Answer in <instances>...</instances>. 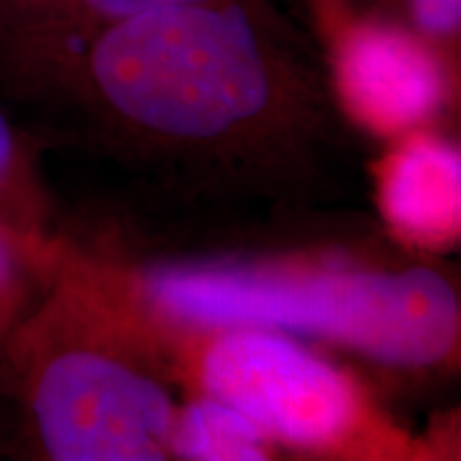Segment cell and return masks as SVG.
Segmentation results:
<instances>
[{
    "label": "cell",
    "instance_id": "277c9868",
    "mask_svg": "<svg viewBox=\"0 0 461 461\" xmlns=\"http://www.w3.org/2000/svg\"><path fill=\"white\" fill-rule=\"evenodd\" d=\"M112 308L177 393L233 408L288 455L372 461L408 429L361 376L305 339L252 327L169 325Z\"/></svg>",
    "mask_w": 461,
    "mask_h": 461
},
{
    "label": "cell",
    "instance_id": "4fadbf2b",
    "mask_svg": "<svg viewBox=\"0 0 461 461\" xmlns=\"http://www.w3.org/2000/svg\"><path fill=\"white\" fill-rule=\"evenodd\" d=\"M288 461H338L330 457H308V455H288Z\"/></svg>",
    "mask_w": 461,
    "mask_h": 461
},
{
    "label": "cell",
    "instance_id": "ba28073f",
    "mask_svg": "<svg viewBox=\"0 0 461 461\" xmlns=\"http://www.w3.org/2000/svg\"><path fill=\"white\" fill-rule=\"evenodd\" d=\"M171 461H288V453L233 408L203 395L177 393Z\"/></svg>",
    "mask_w": 461,
    "mask_h": 461
},
{
    "label": "cell",
    "instance_id": "3957f363",
    "mask_svg": "<svg viewBox=\"0 0 461 461\" xmlns=\"http://www.w3.org/2000/svg\"><path fill=\"white\" fill-rule=\"evenodd\" d=\"M11 461H171L177 391L141 338L62 257L0 355Z\"/></svg>",
    "mask_w": 461,
    "mask_h": 461
},
{
    "label": "cell",
    "instance_id": "7c38bea8",
    "mask_svg": "<svg viewBox=\"0 0 461 461\" xmlns=\"http://www.w3.org/2000/svg\"><path fill=\"white\" fill-rule=\"evenodd\" d=\"M374 461H461L459 412H440L423 429H408Z\"/></svg>",
    "mask_w": 461,
    "mask_h": 461
},
{
    "label": "cell",
    "instance_id": "7a4b0ae2",
    "mask_svg": "<svg viewBox=\"0 0 461 461\" xmlns=\"http://www.w3.org/2000/svg\"><path fill=\"white\" fill-rule=\"evenodd\" d=\"M65 257L135 319L278 331L408 374L447 372L459 363V291L429 265L374 261L333 248L137 263L71 229Z\"/></svg>",
    "mask_w": 461,
    "mask_h": 461
},
{
    "label": "cell",
    "instance_id": "8fae6325",
    "mask_svg": "<svg viewBox=\"0 0 461 461\" xmlns=\"http://www.w3.org/2000/svg\"><path fill=\"white\" fill-rule=\"evenodd\" d=\"M397 5V20L459 73L461 0H387Z\"/></svg>",
    "mask_w": 461,
    "mask_h": 461
},
{
    "label": "cell",
    "instance_id": "8992f818",
    "mask_svg": "<svg viewBox=\"0 0 461 461\" xmlns=\"http://www.w3.org/2000/svg\"><path fill=\"white\" fill-rule=\"evenodd\" d=\"M372 190L389 238L419 257L451 252L461 240V152L440 129L387 141L372 165Z\"/></svg>",
    "mask_w": 461,
    "mask_h": 461
},
{
    "label": "cell",
    "instance_id": "52a82bcc",
    "mask_svg": "<svg viewBox=\"0 0 461 461\" xmlns=\"http://www.w3.org/2000/svg\"><path fill=\"white\" fill-rule=\"evenodd\" d=\"M188 3L199 0H0V71Z\"/></svg>",
    "mask_w": 461,
    "mask_h": 461
},
{
    "label": "cell",
    "instance_id": "30bf717a",
    "mask_svg": "<svg viewBox=\"0 0 461 461\" xmlns=\"http://www.w3.org/2000/svg\"><path fill=\"white\" fill-rule=\"evenodd\" d=\"M39 146V137L0 109V218L28 233L56 235L62 224L43 182Z\"/></svg>",
    "mask_w": 461,
    "mask_h": 461
},
{
    "label": "cell",
    "instance_id": "5b68a950",
    "mask_svg": "<svg viewBox=\"0 0 461 461\" xmlns=\"http://www.w3.org/2000/svg\"><path fill=\"white\" fill-rule=\"evenodd\" d=\"M327 82L339 115L384 143L438 129L459 73L397 17L359 15L348 0H312Z\"/></svg>",
    "mask_w": 461,
    "mask_h": 461
},
{
    "label": "cell",
    "instance_id": "9c48e42d",
    "mask_svg": "<svg viewBox=\"0 0 461 461\" xmlns=\"http://www.w3.org/2000/svg\"><path fill=\"white\" fill-rule=\"evenodd\" d=\"M60 233H28L0 218V355L54 285Z\"/></svg>",
    "mask_w": 461,
    "mask_h": 461
},
{
    "label": "cell",
    "instance_id": "5bb4252c",
    "mask_svg": "<svg viewBox=\"0 0 461 461\" xmlns=\"http://www.w3.org/2000/svg\"><path fill=\"white\" fill-rule=\"evenodd\" d=\"M0 461H11L9 451H7V442H5L3 428H0Z\"/></svg>",
    "mask_w": 461,
    "mask_h": 461
},
{
    "label": "cell",
    "instance_id": "6da1fadb",
    "mask_svg": "<svg viewBox=\"0 0 461 461\" xmlns=\"http://www.w3.org/2000/svg\"><path fill=\"white\" fill-rule=\"evenodd\" d=\"M56 137L197 190L312 188L338 148L322 54L274 0L152 11L0 71Z\"/></svg>",
    "mask_w": 461,
    "mask_h": 461
}]
</instances>
